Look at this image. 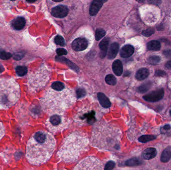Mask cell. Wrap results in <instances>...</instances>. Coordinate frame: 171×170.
Masks as SVG:
<instances>
[{
	"instance_id": "f1b7e54d",
	"label": "cell",
	"mask_w": 171,
	"mask_h": 170,
	"mask_svg": "<svg viewBox=\"0 0 171 170\" xmlns=\"http://www.w3.org/2000/svg\"><path fill=\"white\" fill-rule=\"evenodd\" d=\"M65 87L66 86H65V84L60 81L54 82L51 85L52 88L55 89V90H61L64 89Z\"/></svg>"
},
{
	"instance_id": "681fc988",
	"label": "cell",
	"mask_w": 171,
	"mask_h": 170,
	"mask_svg": "<svg viewBox=\"0 0 171 170\" xmlns=\"http://www.w3.org/2000/svg\"><path fill=\"white\" fill-rule=\"evenodd\" d=\"M170 115H171V110H170Z\"/></svg>"
},
{
	"instance_id": "2e32d148",
	"label": "cell",
	"mask_w": 171,
	"mask_h": 170,
	"mask_svg": "<svg viewBox=\"0 0 171 170\" xmlns=\"http://www.w3.org/2000/svg\"><path fill=\"white\" fill-rule=\"evenodd\" d=\"M112 69L116 76H120L123 72V64L120 60H115L112 65Z\"/></svg>"
},
{
	"instance_id": "f35d334b",
	"label": "cell",
	"mask_w": 171,
	"mask_h": 170,
	"mask_svg": "<svg viewBox=\"0 0 171 170\" xmlns=\"http://www.w3.org/2000/svg\"><path fill=\"white\" fill-rule=\"evenodd\" d=\"M155 76H166V73L165 71L161 70H157L155 71Z\"/></svg>"
},
{
	"instance_id": "6da1fadb",
	"label": "cell",
	"mask_w": 171,
	"mask_h": 170,
	"mask_svg": "<svg viewBox=\"0 0 171 170\" xmlns=\"http://www.w3.org/2000/svg\"><path fill=\"white\" fill-rule=\"evenodd\" d=\"M56 143L54 136L48 132L39 131L35 133L27 146L28 161L35 165L45 163L52 156Z\"/></svg>"
},
{
	"instance_id": "bcb514c9",
	"label": "cell",
	"mask_w": 171,
	"mask_h": 170,
	"mask_svg": "<svg viewBox=\"0 0 171 170\" xmlns=\"http://www.w3.org/2000/svg\"><path fill=\"white\" fill-rule=\"evenodd\" d=\"M136 1L139 2V3H143V2L145 1V0H136Z\"/></svg>"
},
{
	"instance_id": "7bdbcfd3",
	"label": "cell",
	"mask_w": 171,
	"mask_h": 170,
	"mask_svg": "<svg viewBox=\"0 0 171 170\" xmlns=\"http://www.w3.org/2000/svg\"><path fill=\"white\" fill-rule=\"evenodd\" d=\"M165 66L167 69H171V60L167 62Z\"/></svg>"
},
{
	"instance_id": "44dd1931",
	"label": "cell",
	"mask_w": 171,
	"mask_h": 170,
	"mask_svg": "<svg viewBox=\"0 0 171 170\" xmlns=\"http://www.w3.org/2000/svg\"><path fill=\"white\" fill-rule=\"evenodd\" d=\"M149 75V70L146 68H142L138 70L136 74V78L139 81H142L148 77Z\"/></svg>"
},
{
	"instance_id": "f546056e",
	"label": "cell",
	"mask_w": 171,
	"mask_h": 170,
	"mask_svg": "<svg viewBox=\"0 0 171 170\" xmlns=\"http://www.w3.org/2000/svg\"><path fill=\"white\" fill-rule=\"evenodd\" d=\"M105 34H106V32L103 29H97L96 31V39L97 41H99L105 36Z\"/></svg>"
},
{
	"instance_id": "b9f144b4",
	"label": "cell",
	"mask_w": 171,
	"mask_h": 170,
	"mask_svg": "<svg viewBox=\"0 0 171 170\" xmlns=\"http://www.w3.org/2000/svg\"><path fill=\"white\" fill-rule=\"evenodd\" d=\"M23 56V55H15V56H14V58L16 59H21V58H22Z\"/></svg>"
},
{
	"instance_id": "9a60e30c",
	"label": "cell",
	"mask_w": 171,
	"mask_h": 170,
	"mask_svg": "<svg viewBox=\"0 0 171 170\" xmlns=\"http://www.w3.org/2000/svg\"><path fill=\"white\" fill-rule=\"evenodd\" d=\"M157 154V150L154 148L146 149L142 154V157L145 160H151L156 156Z\"/></svg>"
},
{
	"instance_id": "7dc6e473",
	"label": "cell",
	"mask_w": 171,
	"mask_h": 170,
	"mask_svg": "<svg viewBox=\"0 0 171 170\" xmlns=\"http://www.w3.org/2000/svg\"><path fill=\"white\" fill-rule=\"evenodd\" d=\"M53 1L56 2H60L62 1L63 0H53Z\"/></svg>"
},
{
	"instance_id": "4fadbf2b",
	"label": "cell",
	"mask_w": 171,
	"mask_h": 170,
	"mask_svg": "<svg viewBox=\"0 0 171 170\" xmlns=\"http://www.w3.org/2000/svg\"><path fill=\"white\" fill-rule=\"evenodd\" d=\"M103 5V2L101 0H94L90 6L89 12L92 16L98 14Z\"/></svg>"
},
{
	"instance_id": "d6a6232c",
	"label": "cell",
	"mask_w": 171,
	"mask_h": 170,
	"mask_svg": "<svg viewBox=\"0 0 171 170\" xmlns=\"http://www.w3.org/2000/svg\"><path fill=\"white\" fill-rule=\"evenodd\" d=\"M12 56V55L9 52H6L5 51H0V58L4 60L10 59Z\"/></svg>"
},
{
	"instance_id": "9c48e42d",
	"label": "cell",
	"mask_w": 171,
	"mask_h": 170,
	"mask_svg": "<svg viewBox=\"0 0 171 170\" xmlns=\"http://www.w3.org/2000/svg\"><path fill=\"white\" fill-rule=\"evenodd\" d=\"M103 164L98 158L94 157H87L81 161L74 168V170H103Z\"/></svg>"
},
{
	"instance_id": "836d02e7",
	"label": "cell",
	"mask_w": 171,
	"mask_h": 170,
	"mask_svg": "<svg viewBox=\"0 0 171 170\" xmlns=\"http://www.w3.org/2000/svg\"><path fill=\"white\" fill-rule=\"evenodd\" d=\"M155 30L153 29H147L146 30L143 31L142 34L146 37H149L154 33Z\"/></svg>"
},
{
	"instance_id": "ee69618b",
	"label": "cell",
	"mask_w": 171,
	"mask_h": 170,
	"mask_svg": "<svg viewBox=\"0 0 171 170\" xmlns=\"http://www.w3.org/2000/svg\"><path fill=\"white\" fill-rule=\"evenodd\" d=\"M171 126L170 125H166L164 126L163 128L166 130H169L171 129Z\"/></svg>"
},
{
	"instance_id": "8fae6325",
	"label": "cell",
	"mask_w": 171,
	"mask_h": 170,
	"mask_svg": "<svg viewBox=\"0 0 171 170\" xmlns=\"http://www.w3.org/2000/svg\"><path fill=\"white\" fill-rule=\"evenodd\" d=\"M88 45V42L86 38H78L72 43V48L77 51H81L86 49Z\"/></svg>"
},
{
	"instance_id": "4dcf8cb0",
	"label": "cell",
	"mask_w": 171,
	"mask_h": 170,
	"mask_svg": "<svg viewBox=\"0 0 171 170\" xmlns=\"http://www.w3.org/2000/svg\"><path fill=\"white\" fill-rule=\"evenodd\" d=\"M161 58L158 56H151L148 58V61L149 63L152 65H156L160 62Z\"/></svg>"
},
{
	"instance_id": "cb8c5ba5",
	"label": "cell",
	"mask_w": 171,
	"mask_h": 170,
	"mask_svg": "<svg viewBox=\"0 0 171 170\" xmlns=\"http://www.w3.org/2000/svg\"><path fill=\"white\" fill-rule=\"evenodd\" d=\"M142 163L141 159L137 158H134L129 159L126 162V165L129 166H139Z\"/></svg>"
},
{
	"instance_id": "3957f363",
	"label": "cell",
	"mask_w": 171,
	"mask_h": 170,
	"mask_svg": "<svg viewBox=\"0 0 171 170\" xmlns=\"http://www.w3.org/2000/svg\"><path fill=\"white\" fill-rule=\"evenodd\" d=\"M121 132L120 128L105 121L98 122L93 128L92 145L102 151L119 149Z\"/></svg>"
},
{
	"instance_id": "8992f818",
	"label": "cell",
	"mask_w": 171,
	"mask_h": 170,
	"mask_svg": "<svg viewBox=\"0 0 171 170\" xmlns=\"http://www.w3.org/2000/svg\"><path fill=\"white\" fill-rule=\"evenodd\" d=\"M50 74L45 70H40L29 74L28 77V88L32 92H37L43 88L50 80Z\"/></svg>"
},
{
	"instance_id": "c3c4849f",
	"label": "cell",
	"mask_w": 171,
	"mask_h": 170,
	"mask_svg": "<svg viewBox=\"0 0 171 170\" xmlns=\"http://www.w3.org/2000/svg\"><path fill=\"white\" fill-rule=\"evenodd\" d=\"M101 1L103 2H103H105L107 1V0H101Z\"/></svg>"
},
{
	"instance_id": "ba28073f",
	"label": "cell",
	"mask_w": 171,
	"mask_h": 170,
	"mask_svg": "<svg viewBox=\"0 0 171 170\" xmlns=\"http://www.w3.org/2000/svg\"><path fill=\"white\" fill-rule=\"evenodd\" d=\"M96 113L95 110L89 108H86L84 109L79 110L75 117L76 122L81 125L89 124L91 125L97 120Z\"/></svg>"
},
{
	"instance_id": "7c38bea8",
	"label": "cell",
	"mask_w": 171,
	"mask_h": 170,
	"mask_svg": "<svg viewBox=\"0 0 171 170\" xmlns=\"http://www.w3.org/2000/svg\"><path fill=\"white\" fill-rule=\"evenodd\" d=\"M68 12L69 10L66 6L59 5L52 9L51 14L56 18H63L67 16Z\"/></svg>"
},
{
	"instance_id": "8d00e7d4",
	"label": "cell",
	"mask_w": 171,
	"mask_h": 170,
	"mask_svg": "<svg viewBox=\"0 0 171 170\" xmlns=\"http://www.w3.org/2000/svg\"><path fill=\"white\" fill-rule=\"evenodd\" d=\"M56 52L59 56H62L63 55H66L67 54V51L64 48H58L57 49Z\"/></svg>"
},
{
	"instance_id": "277c9868",
	"label": "cell",
	"mask_w": 171,
	"mask_h": 170,
	"mask_svg": "<svg viewBox=\"0 0 171 170\" xmlns=\"http://www.w3.org/2000/svg\"><path fill=\"white\" fill-rule=\"evenodd\" d=\"M89 143L87 134L79 131L74 132L64 139L57 155L65 163H73L88 150Z\"/></svg>"
},
{
	"instance_id": "ffe728a7",
	"label": "cell",
	"mask_w": 171,
	"mask_h": 170,
	"mask_svg": "<svg viewBox=\"0 0 171 170\" xmlns=\"http://www.w3.org/2000/svg\"><path fill=\"white\" fill-rule=\"evenodd\" d=\"M119 45L117 43L112 44L110 47L108 54V58L109 59H113L116 57L119 51Z\"/></svg>"
},
{
	"instance_id": "60d3db41",
	"label": "cell",
	"mask_w": 171,
	"mask_h": 170,
	"mask_svg": "<svg viewBox=\"0 0 171 170\" xmlns=\"http://www.w3.org/2000/svg\"><path fill=\"white\" fill-rule=\"evenodd\" d=\"M163 54L167 58H171V50H167L163 52Z\"/></svg>"
},
{
	"instance_id": "74e56055",
	"label": "cell",
	"mask_w": 171,
	"mask_h": 170,
	"mask_svg": "<svg viewBox=\"0 0 171 170\" xmlns=\"http://www.w3.org/2000/svg\"><path fill=\"white\" fill-rule=\"evenodd\" d=\"M86 94V92L84 89L80 88L77 91V95L78 98L82 97L83 96H84Z\"/></svg>"
},
{
	"instance_id": "ab89813d",
	"label": "cell",
	"mask_w": 171,
	"mask_h": 170,
	"mask_svg": "<svg viewBox=\"0 0 171 170\" xmlns=\"http://www.w3.org/2000/svg\"><path fill=\"white\" fill-rule=\"evenodd\" d=\"M148 3L151 4L159 5L161 3V0H148Z\"/></svg>"
},
{
	"instance_id": "4316f807",
	"label": "cell",
	"mask_w": 171,
	"mask_h": 170,
	"mask_svg": "<svg viewBox=\"0 0 171 170\" xmlns=\"http://www.w3.org/2000/svg\"><path fill=\"white\" fill-rule=\"evenodd\" d=\"M16 72L17 75L19 76H23L28 73V69L26 66H18L16 68Z\"/></svg>"
},
{
	"instance_id": "7402d4cb",
	"label": "cell",
	"mask_w": 171,
	"mask_h": 170,
	"mask_svg": "<svg viewBox=\"0 0 171 170\" xmlns=\"http://www.w3.org/2000/svg\"><path fill=\"white\" fill-rule=\"evenodd\" d=\"M171 158V147H167L163 151L161 157V161L163 163H166L170 160Z\"/></svg>"
},
{
	"instance_id": "d6986e66",
	"label": "cell",
	"mask_w": 171,
	"mask_h": 170,
	"mask_svg": "<svg viewBox=\"0 0 171 170\" xmlns=\"http://www.w3.org/2000/svg\"><path fill=\"white\" fill-rule=\"evenodd\" d=\"M109 38H105L100 43L99 48L101 50L100 52V56L101 58H105L108 51L109 47Z\"/></svg>"
},
{
	"instance_id": "d590c367",
	"label": "cell",
	"mask_w": 171,
	"mask_h": 170,
	"mask_svg": "<svg viewBox=\"0 0 171 170\" xmlns=\"http://www.w3.org/2000/svg\"><path fill=\"white\" fill-rule=\"evenodd\" d=\"M5 133V129L3 123L0 122V140L3 138V136H4Z\"/></svg>"
},
{
	"instance_id": "e0dca14e",
	"label": "cell",
	"mask_w": 171,
	"mask_h": 170,
	"mask_svg": "<svg viewBox=\"0 0 171 170\" xmlns=\"http://www.w3.org/2000/svg\"><path fill=\"white\" fill-rule=\"evenodd\" d=\"M98 100L101 106L105 108H108L111 105L110 101L104 93L99 92L97 94Z\"/></svg>"
},
{
	"instance_id": "484cf974",
	"label": "cell",
	"mask_w": 171,
	"mask_h": 170,
	"mask_svg": "<svg viewBox=\"0 0 171 170\" xmlns=\"http://www.w3.org/2000/svg\"><path fill=\"white\" fill-rule=\"evenodd\" d=\"M156 138V137L154 135H143V136L140 137L138 139V140L140 142L145 143L148 142L155 140Z\"/></svg>"
},
{
	"instance_id": "83f0119b",
	"label": "cell",
	"mask_w": 171,
	"mask_h": 170,
	"mask_svg": "<svg viewBox=\"0 0 171 170\" xmlns=\"http://www.w3.org/2000/svg\"><path fill=\"white\" fill-rule=\"evenodd\" d=\"M105 81L109 85H115L117 83V79L112 74H108L105 77Z\"/></svg>"
},
{
	"instance_id": "52a82bcc",
	"label": "cell",
	"mask_w": 171,
	"mask_h": 170,
	"mask_svg": "<svg viewBox=\"0 0 171 170\" xmlns=\"http://www.w3.org/2000/svg\"><path fill=\"white\" fill-rule=\"evenodd\" d=\"M70 120L63 114H53L47 120L46 125L53 133L62 131L69 127Z\"/></svg>"
},
{
	"instance_id": "816d5d0a",
	"label": "cell",
	"mask_w": 171,
	"mask_h": 170,
	"mask_svg": "<svg viewBox=\"0 0 171 170\" xmlns=\"http://www.w3.org/2000/svg\"><path fill=\"white\" fill-rule=\"evenodd\" d=\"M0 70H1V68H0Z\"/></svg>"
},
{
	"instance_id": "603a6c76",
	"label": "cell",
	"mask_w": 171,
	"mask_h": 170,
	"mask_svg": "<svg viewBox=\"0 0 171 170\" xmlns=\"http://www.w3.org/2000/svg\"><path fill=\"white\" fill-rule=\"evenodd\" d=\"M161 48L160 42L156 40L150 41L147 45V48L149 51H159Z\"/></svg>"
},
{
	"instance_id": "e575fe53",
	"label": "cell",
	"mask_w": 171,
	"mask_h": 170,
	"mask_svg": "<svg viewBox=\"0 0 171 170\" xmlns=\"http://www.w3.org/2000/svg\"><path fill=\"white\" fill-rule=\"evenodd\" d=\"M115 166V163L113 161H109L106 165H105L104 167V170H110L113 169Z\"/></svg>"
},
{
	"instance_id": "5bb4252c",
	"label": "cell",
	"mask_w": 171,
	"mask_h": 170,
	"mask_svg": "<svg viewBox=\"0 0 171 170\" xmlns=\"http://www.w3.org/2000/svg\"><path fill=\"white\" fill-rule=\"evenodd\" d=\"M134 48L132 45L127 44L125 45L120 51V55L122 58H128L134 54Z\"/></svg>"
},
{
	"instance_id": "1f68e13d",
	"label": "cell",
	"mask_w": 171,
	"mask_h": 170,
	"mask_svg": "<svg viewBox=\"0 0 171 170\" xmlns=\"http://www.w3.org/2000/svg\"><path fill=\"white\" fill-rule=\"evenodd\" d=\"M54 41L56 44L61 46H64L65 44V41L64 38L61 36H57L55 37Z\"/></svg>"
},
{
	"instance_id": "30bf717a",
	"label": "cell",
	"mask_w": 171,
	"mask_h": 170,
	"mask_svg": "<svg viewBox=\"0 0 171 170\" xmlns=\"http://www.w3.org/2000/svg\"><path fill=\"white\" fill-rule=\"evenodd\" d=\"M164 96V89L161 88L156 90L153 91L150 93H148V94L144 95L143 98L146 101L155 102L161 100Z\"/></svg>"
},
{
	"instance_id": "f907efd6",
	"label": "cell",
	"mask_w": 171,
	"mask_h": 170,
	"mask_svg": "<svg viewBox=\"0 0 171 170\" xmlns=\"http://www.w3.org/2000/svg\"><path fill=\"white\" fill-rule=\"evenodd\" d=\"M11 1H16V0H11Z\"/></svg>"
},
{
	"instance_id": "d4e9b609",
	"label": "cell",
	"mask_w": 171,
	"mask_h": 170,
	"mask_svg": "<svg viewBox=\"0 0 171 170\" xmlns=\"http://www.w3.org/2000/svg\"><path fill=\"white\" fill-rule=\"evenodd\" d=\"M152 85V82L151 81L146 82L138 88V90L140 93H145L150 89Z\"/></svg>"
},
{
	"instance_id": "5b68a950",
	"label": "cell",
	"mask_w": 171,
	"mask_h": 170,
	"mask_svg": "<svg viewBox=\"0 0 171 170\" xmlns=\"http://www.w3.org/2000/svg\"><path fill=\"white\" fill-rule=\"evenodd\" d=\"M20 88L13 78H0V110H7L17 103Z\"/></svg>"
},
{
	"instance_id": "7a4b0ae2",
	"label": "cell",
	"mask_w": 171,
	"mask_h": 170,
	"mask_svg": "<svg viewBox=\"0 0 171 170\" xmlns=\"http://www.w3.org/2000/svg\"><path fill=\"white\" fill-rule=\"evenodd\" d=\"M76 101V93L72 88L66 87L61 90H57L51 87L40 99V103L43 110L51 115L62 114Z\"/></svg>"
},
{
	"instance_id": "ac0fdd59",
	"label": "cell",
	"mask_w": 171,
	"mask_h": 170,
	"mask_svg": "<svg viewBox=\"0 0 171 170\" xmlns=\"http://www.w3.org/2000/svg\"><path fill=\"white\" fill-rule=\"evenodd\" d=\"M12 25L13 27L16 30H21L25 27L26 21L23 17L19 16L13 21Z\"/></svg>"
},
{
	"instance_id": "f6af8a7d",
	"label": "cell",
	"mask_w": 171,
	"mask_h": 170,
	"mask_svg": "<svg viewBox=\"0 0 171 170\" xmlns=\"http://www.w3.org/2000/svg\"><path fill=\"white\" fill-rule=\"evenodd\" d=\"M36 0H26L27 2H28L29 3H33L36 1Z\"/></svg>"
}]
</instances>
